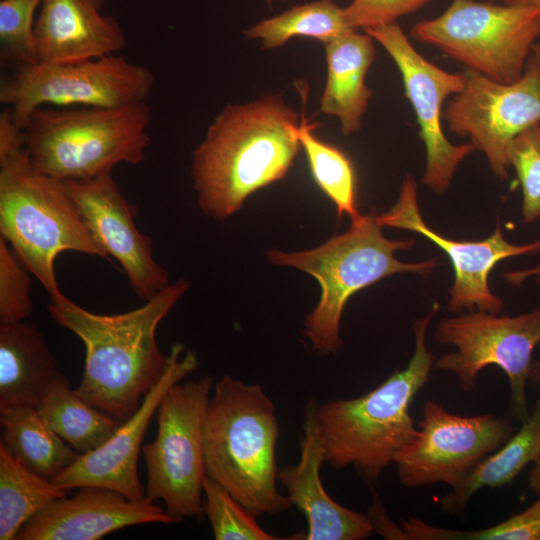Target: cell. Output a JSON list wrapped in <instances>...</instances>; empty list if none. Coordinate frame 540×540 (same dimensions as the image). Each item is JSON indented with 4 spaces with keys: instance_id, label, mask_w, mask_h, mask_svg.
Masks as SVG:
<instances>
[{
    "instance_id": "6da1fadb",
    "label": "cell",
    "mask_w": 540,
    "mask_h": 540,
    "mask_svg": "<svg viewBox=\"0 0 540 540\" xmlns=\"http://www.w3.org/2000/svg\"><path fill=\"white\" fill-rule=\"evenodd\" d=\"M189 288L179 279L136 309L112 315L90 312L59 293L47 311L85 347L83 376L75 393L118 424L139 407L167 365L156 330Z\"/></svg>"
},
{
    "instance_id": "7a4b0ae2",
    "label": "cell",
    "mask_w": 540,
    "mask_h": 540,
    "mask_svg": "<svg viewBox=\"0 0 540 540\" xmlns=\"http://www.w3.org/2000/svg\"><path fill=\"white\" fill-rule=\"evenodd\" d=\"M300 123L277 94L226 106L193 154L202 211L223 220L253 192L284 178L301 146Z\"/></svg>"
},
{
    "instance_id": "3957f363",
    "label": "cell",
    "mask_w": 540,
    "mask_h": 540,
    "mask_svg": "<svg viewBox=\"0 0 540 540\" xmlns=\"http://www.w3.org/2000/svg\"><path fill=\"white\" fill-rule=\"evenodd\" d=\"M438 308L435 302L426 316L414 320V352L404 369L360 397L318 403L317 422L329 465L353 466L366 481L376 482L417 435L410 408L435 364L426 331Z\"/></svg>"
},
{
    "instance_id": "277c9868",
    "label": "cell",
    "mask_w": 540,
    "mask_h": 540,
    "mask_svg": "<svg viewBox=\"0 0 540 540\" xmlns=\"http://www.w3.org/2000/svg\"><path fill=\"white\" fill-rule=\"evenodd\" d=\"M204 425L206 475L256 516L289 509L277 488L279 423L275 406L259 384L230 375L212 387Z\"/></svg>"
},
{
    "instance_id": "5b68a950",
    "label": "cell",
    "mask_w": 540,
    "mask_h": 540,
    "mask_svg": "<svg viewBox=\"0 0 540 540\" xmlns=\"http://www.w3.org/2000/svg\"><path fill=\"white\" fill-rule=\"evenodd\" d=\"M146 101L119 107L41 106L25 123V150L41 173L60 181L94 178L121 163L140 164L150 145Z\"/></svg>"
},
{
    "instance_id": "8992f818",
    "label": "cell",
    "mask_w": 540,
    "mask_h": 540,
    "mask_svg": "<svg viewBox=\"0 0 540 540\" xmlns=\"http://www.w3.org/2000/svg\"><path fill=\"white\" fill-rule=\"evenodd\" d=\"M369 213L351 220L350 228L311 250L285 253L272 250L268 260L312 275L321 286V298L307 315L304 334L313 351L330 354L342 346L340 322L344 307L359 290L396 273H417L427 277L438 266L436 259L403 262L394 253L414 246L415 240L386 238Z\"/></svg>"
},
{
    "instance_id": "52a82bcc",
    "label": "cell",
    "mask_w": 540,
    "mask_h": 540,
    "mask_svg": "<svg viewBox=\"0 0 540 540\" xmlns=\"http://www.w3.org/2000/svg\"><path fill=\"white\" fill-rule=\"evenodd\" d=\"M0 234L49 297L61 293L54 267L60 253L110 259L88 231L66 184L39 172L25 149L0 162Z\"/></svg>"
},
{
    "instance_id": "ba28073f",
    "label": "cell",
    "mask_w": 540,
    "mask_h": 540,
    "mask_svg": "<svg viewBox=\"0 0 540 540\" xmlns=\"http://www.w3.org/2000/svg\"><path fill=\"white\" fill-rule=\"evenodd\" d=\"M410 34L465 69L510 84L523 76L540 36V12L490 1L452 0L441 15L415 23Z\"/></svg>"
},
{
    "instance_id": "9c48e42d",
    "label": "cell",
    "mask_w": 540,
    "mask_h": 540,
    "mask_svg": "<svg viewBox=\"0 0 540 540\" xmlns=\"http://www.w3.org/2000/svg\"><path fill=\"white\" fill-rule=\"evenodd\" d=\"M212 387L210 375L173 384L157 410V435L142 446L145 496L162 501L176 523L204 514V425Z\"/></svg>"
},
{
    "instance_id": "30bf717a",
    "label": "cell",
    "mask_w": 540,
    "mask_h": 540,
    "mask_svg": "<svg viewBox=\"0 0 540 540\" xmlns=\"http://www.w3.org/2000/svg\"><path fill=\"white\" fill-rule=\"evenodd\" d=\"M155 83L146 66L110 55L71 63L36 62L0 84V102L24 129L41 106L119 107L146 101Z\"/></svg>"
},
{
    "instance_id": "8fae6325",
    "label": "cell",
    "mask_w": 540,
    "mask_h": 540,
    "mask_svg": "<svg viewBox=\"0 0 540 540\" xmlns=\"http://www.w3.org/2000/svg\"><path fill=\"white\" fill-rule=\"evenodd\" d=\"M484 311L443 319L435 338L456 351L435 360V366L457 376L460 387L473 392L477 376L489 365L502 369L509 381L510 410L521 423L530 416L527 383L532 354L540 343V307L517 316Z\"/></svg>"
},
{
    "instance_id": "7c38bea8",
    "label": "cell",
    "mask_w": 540,
    "mask_h": 540,
    "mask_svg": "<svg viewBox=\"0 0 540 540\" xmlns=\"http://www.w3.org/2000/svg\"><path fill=\"white\" fill-rule=\"evenodd\" d=\"M513 433L510 422L494 414L457 415L428 400L417 435L396 455L399 482L406 488L435 483L453 488Z\"/></svg>"
},
{
    "instance_id": "4fadbf2b",
    "label": "cell",
    "mask_w": 540,
    "mask_h": 540,
    "mask_svg": "<svg viewBox=\"0 0 540 540\" xmlns=\"http://www.w3.org/2000/svg\"><path fill=\"white\" fill-rule=\"evenodd\" d=\"M464 88L446 104L443 118L451 132L469 137L482 151L494 175L508 177V149L512 140L530 125L540 122V70L527 61L516 82H496L464 69Z\"/></svg>"
},
{
    "instance_id": "5bb4252c",
    "label": "cell",
    "mask_w": 540,
    "mask_h": 540,
    "mask_svg": "<svg viewBox=\"0 0 540 540\" xmlns=\"http://www.w3.org/2000/svg\"><path fill=\"white\" fill-rule=\"evenodd\" d=\"M391 56L412 105L426 150L422 183L436 194L447 191L459 164L475 150L472 143L454 145L444 135L441 119L444 101L465 85L463 72L450 73L423 57L399 26L393 23L366 29Z\"/></svg>"
},
{
    "instance_id": "9a60e30c",
    "label": "cell",
    "mask_w": 540,
    "mask_h": 540,
    "mask_svg": "<svg viewBox=\"0 0 540 540\" xmlns=\"http://www.w3.org/2000/svg\"><path fill=\"white\" fill-rule=\"evenodd\" d=\"M383 226L413 231L433 242L449 257L454 270V283L449 293L448 309L460 313L477 308L500 314L501 298L489 286V275L502 260L540 252V240L527 244L508 242L499 226L480 241L454 240L433 230L422 217L417 198V184L410 175L403 180L397 202L389 211L376 216Z\"/></svg>"
},
{
    "instance_id": "2e32d148",
    "label": "cell",
    "mask_w": 540,
    "mask_h": 540,
    "mask_svg": "<svg viewBox=\"0 0 540 540\" xmlns=\"http://www.w3.org/2000/svg\"><path fill=\"white\" fill-rule=\"evenodd\" d=\"M198 358L181 343L171 346L164 373L144 396L138 409L118 425L97 449L79 457L53 480L65 489L99 486L115 490L129 499L140 500L145 488L138 476V457L153 415L167 390L198 368Z\"/></svg>"
},
{
    "instance_id": "e0dca14e",
    "label": "cell",
    "mask_w": 540,
    "mask_h": 540,
    "mask_svg": "<svg viewBox=\"0 0 540 540\" xmlns=\"http://www.w3.org/2000/svg\"><path fill=\"white\" fill-rule=\"evenodd\" d=\"M64 183L91 236L121 265L134 293L147 301L165 289L168 273L154 259L150 238L136 227L112 173Z\"/></svg>"
},
{
    "instance_id": "ac0fdd59",
    "label": "cell",
    "mask_w": 540,
    "mask_h": 540,
    "mask_svg": "<svg viewBox=\"0 0 540 540\" xmlns=\"http://www.w3.org/2000/svg\"><path fill=\"white\" fill-rule=\"evenodd\" d=\"M176 523L165 508L144 497L132 500L99 486H82L28 520L16 540H97L134 525Z\"/></svg>"
},
{
    "instance_id": "d6986e66",
    "label": "cell",
    "mask_w": 540,
    "mask_h": 540,
    "mask_svg": "<svg viewBox=\"0 0 540 540\" xmlns=\"http://www.w3.org/2000/svg\"><path fill=\"white\" fill-rule=\"evenodd\" d=\"M318 402L305 407L300 457L295 465L278 469L277 480L287 490L292 505L306 517V540H363L374 533L368 515L348 509L326 491L321 479L325 450L317 422Z\"/></svg>"
},
{
    "instance_id": "ffe728a7",
    "label": "cell",
    "mask_w": 540,
    "mask_h": 540,
    "mask_svg": "<svg viewBox=\"0 0 540 540\" xmlns=\"http://www.w3.org/2000/svg\"><path fill=\"white\" fill-rule=\"evenodd\" d=\"M104 0H42L34 26L38 62L71 63L115 55L127 41Z\"/></svg>"
},
{
    "instance_id": "44dd1931",
    "label": "cell",
    "mask_w": 540,
    "mask_h": 540,
    "mask_svg": "<svg viewBox=\"0 0 540 540\" xmlns=\"http://www.w3.org/2000/svg\"><path fill=\"white\" fill-rule=\"evenodd\" d=\"M65 380L34 323L0 324V409L38 408L51 389Z\"/></svg>"
},
{
    "instance_id": "7402d4cb",
    "label": "cell",
    "mask_w": 540,
    "mask_h": 540,
    "mask_svg": "<svg viewBox=\"0 0 540 540\" xmlns=\"http://www.w3.org/2000/svg\"><path fill=\"white\" fill-rule=\"evenodd\" d=\"M374 39L350 30L325 45L327 79L321 111L339 119L345 135L358 132L372 97L365 78L376 55Z\"/></svg>"
},
{
    "instance_id": "603a6c76",
    "label": "cell",
    "mask_w": 540,
    "mask_h": 540,
    "mask_svg": "<svg viewBox=\"0 0 540 540\" xmlns=\"http://www.w3.org/2000/svg\"><path fill=\"white\" fill-rule=\"evenodd\" d=\"M540 457V398L520 429L497 450L481 460L440 502L441 510L462 515L480 489L498 488L511 483L530 463Z\"/></svg>"
},
{
    "instance_id": "cb8c5ba5",
    "label": "cell",
    "mask_w": 540,
    "mask_h": 540,
    "mask_svg": "<svg viewBox=\"0 0 540 540\" xmlns=\"http://www.w3.org/2000/svg\"><path fill=\"white\" fill-rule=\"evenodd\" d=\"M0 445L33 473L53 481L79 453L60 438L35 407L0 409Z\"/></svg>"
},
{
    "instance_id": "d4e9b609",
    "label": "cell",
    "mask_w": 540,
    "mask_h": 540,
    "mask_svg": "<svg viewBox=\"0 0 540 540\" xmlns=\"http://www.w3.org/2000/svg\"><path fill=\"white\" fill-rule=\"evenodd\" d=\"M67 492L24 467L0 445V540H16L28 520Z\"/></svg>"
},
{
    "instance_id": "484cf974",
    "label": "cell",
    "mask_w": 540,
    "mask_h": 540,
    "mask_svg": "<svg viewBox=\"0 0 540 540\" xmlns=\"http://www.w3.org/2000/svg\"><path fill=\"white\" fill-rule=\"evenodd\" d=\"M37 410L49 427L79 454L97 449L119 425L82 400L71 389L69 379L51 389Z\"/></svg>"
},
{
    "instance_id": "4316f807",
    "label": "cell",
    "mask_w": 540,
    "mask_h": 540,
    "mask_svg": "<svg viewBox=\"0 0 540 540\" xmlns=\"http://www.w3.org/2000/svg\"><path fill=\"white\" fill-rule=\"evenodd\" d=\"M343 8L333 0H316L297 5L283 13L259 21L245 31L260 39L265 49L280 47L293 37L318 39L324 44L350 31Z\"/></svg>"
},
{
    "instance_id": "83f0119b",
    "label": "cell",
    "mask_w": 540,
    "mask_h": 540,
    "mask_svg": "<svg viewBox=\"0 0 540 540\" xmlns=\"http://www.w3.org/2000/svg\"><path fill=\"white\" fill-rule=\"evenodd\" d=\"M314 124L303 117L299 139L309 162L312 176L319 188L334 202L338 216L351 220L361 213L356 207V179L349 158L337 147L321 141L313 133Z\"/></svg>"
},
{
    "instance_id": "f1b7e54d",
    "label": "cell",
    "mask_w": 540,
    "mask_h": 540,
    "mask_svg": "<svg viewBox=\"0 0 540 540\" xmlns=\"http://www.w3.org/2000/svg\"><path fill=\"white\" fill-rule=\"evenodd\" d=\"M406 539L412 540H540V496L524 511L493 526L455 530L409 517L401 522Z\"/></svg>"
},
{
    "instance_id": "f546056e",
    "label": "cell",
    "mask_w": 540,
    "mask_h": 540,
    "mask_svg": "<svg viewBox=\"0 0 540 540\" xmlns=\"http://www.w3.org/2000/svg\"><path fill=\"white\" fill-rule=\"evenodd\" d=\"M203 512L216 540H281L265 531L256 515L235 499L221 484L206 475L203 483Z\"/></svg>"
},
{
    "instance_id": "4dcf8cb0",
    "label": "cell",
    "mask_w": 540,
    "mask_h": 540,
    "mask_svg": "<svg viewBox=\"0 0 540 540\" xmlns=\"http://www.w3.org/2000/svg\"><path fill=\"white\" fill-rule=\"evenodd\" d=\"M42 0L0 1V58L14 69L38 62L34 26Z\"/></svg>"
},
{
    "instance_id": "1f68e13d",
    "label": "cell",
    "mask_w": 540,
    "mask_h": 540,
    "mask_svg": "<svg viewBox=\"0 0 540 540\" xmlns=\"http://www.w3.org/2000/svg\"><path fill=\"white\" fill-rule=\"evenodd\" d=\"M507 156L522 187L524 222L532 223L540 217V122L512 140Z\"/></svg>"
},
{
    "instance_id": "d6a6232c",
    "label": "cell",
    "mask_w": 540,
    "mask_h": 540,
    "mask_svg": "<svg viewBox=\"0 0 540 540\" xmlns=\"http://www.w3.org/2000/svg\"><path fill=\"white\" fill-rule=\"evenodd\" d=\"M31 272L0 237V324L24 321L33 312Z\"/></svg>"
},
{
    "instance_id": "836d02e7",
    "label": "cell",
    "mask_w": 540,
    "mask_h": 540,
    "mask_svg": "<svg viewBox=\"0 0 540 540\" xmlns=\"http://www.w3.org/2000/svg\"><path fill=\"white\" fill-rule=\"evenodd\" d=\"M432 0H352L343 8L347 25L353 29H374L397 23Z\"/></svg>"
},
{
    "instance_id": "e575fe53",
    "label": "cell",
    "mask_w": 540,
    "mask_h": 540,
    "mask_svg": "<svg viewBox=\"0 0 540 540\" xmlns=\"http://www.w3.org/2000/svg\"><path fill=\"white\" fill-rule=\"evenodd\" d=\"M26 135L13 119L8 107L0 113V162L23 151Z\"/></svg>"
},
{
    "instance_id": "d590c367",
    "label": "cell",
    "mask_w": 540,
    "mask_h": 540,
    "mask_svg": "<svg viewBox=\"0 0 540 540\" xmlns=\"http://www.w3.org/2000/svg\"><path fill=\"white\" fill-rule=\"evenodd\" d=\"M367 515L373 525L374 532L388 539H406L403 529H399L393 522L388 520L378 497H374L373 505Z\"/></svg>"
},
{
    "instance_id": "8d00e7d4",
    "label": "cell",
    "mask_w": 540,
    "mask_h": 540,
    "mask_svg": "<svg viewBox=\"0 0 540 540\" xmlns=\"http://www.w3.org/2000/svg\"><path fill=\"white\" fill-rule=\"evenodd\" d=\"M503 277L506 282L512 286H521L530 278H534L540 285V264L527 269L505 272Z\"/></svg>"
},
{
    "instance_id": "74e56055",
    "label": "cell",
    "mask_w": 540,
    "mask_h": 540,
    "mask_svg": "<svg viewBox=\"0 0 540 540\" xmlns=\"http://www.w3.org/2000/svg\"><path fill=\"white\" fill-rule=\"evenodd\" d=\"M530 489L540 495V457L534 462L528 477Z\"/></svg>"
},
{
    "instance_id": "f35d334b",
    "label": "cell",
    "mask_w": 540,
    "mask_h": 540,
    "mask_svg": "<svg viewBox=\"0 0 540 540\" xmlns=\"http://www.w3.org/2000/svg\"><path fill=\"white\" fill-rule=\"evenodd\" d=\"M500 3L507 5H516L530 7L540 12V0H499Z\"/></svg>"
},
{
    "instance_id": "ab89813d",
    "label": "cell",
    "mask_w": 540,
    "mask_h": 540,
    "mask_svg": "<svg viewBox=\"0 0 540 540\" xmlns=\"http://www.w3.org/2000/svg\"><path fill=\"white\" fill-rule=\"evenodd\" d=\"M529 380L536 385H540V359L533 360Z\"/></svg>"
},
{
    "instance_id": "60d3db41",
    "label": "cell",
    "mask_w": 540,
    "mask_h": 540,
    "mask_svg": "<svg viewBox=\"0 0 540 540\" xmlns=\"http://www.w3.org/2000/svg\"><path fill=\"white\" fill-rule=\"evenodd\" d=\"M528 60L540 70V41L533 45L532 52Z\"/></svg>"
},
{
    "instance_id": "b9f144b4",
    "label": "cell",
    "mask_w": 540,
    "mask_h": 540,
    "mask_svg": "<svg viewBox=\"0 0 540 540\" xmlns=\"http://www.w3.org/2000/svg\"><path fill=\"white\" fill-rule=\"evenodd\" d=\"M273 1H274V0H266V2H267L268 4L273 3Z\"/></svg>"
}]
</instances>
